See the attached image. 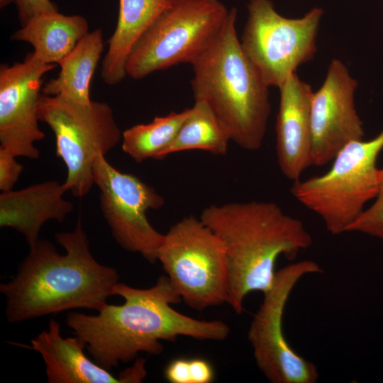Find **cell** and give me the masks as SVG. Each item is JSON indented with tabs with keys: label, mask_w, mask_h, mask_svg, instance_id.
<instances>
[{
	"label": "cell",
	"mask_w": 383,
	"mask_h": 383,
	"mask_svg": "<svg viewBox=\"0 0 383 383\" xmlns=\"http://www.w3.org/2000/svg\"><path fill=\"white\" fill-rule=\"evenodd\" d=\"M113 296H121L123 304H106L97 315L70 312L66 318L68 327L86 342L94 361L108 370L135 360L140 353L160 354L161 340L187 336L222 341L230 333L223 321L198 320L174 309L172 305L182 300L166 274L147 289L118 282Z\"/></svg>",
	"instance_id": "obj_1"
},
{
	"label": "cell",
	"mask_w": 383,
	"mask_h": 383,
	"mask_svg": "<svg viewBox=\"0 0 383 383\" xmlns=\"http://www.w3.org/2000/svg\"><path fill=\"white\" fill-rule=\"evenodd\" d=\"M60 254L39 239L21 262L14 277L0 284L7 321L15 323L73 309L99 311L118 282L116 269L93 257L80 217L73 231L58 232Z\"/></svg>",
	"instance_id": "obj_2"
},
{
	"label": "cell",
	"mask_w": 383,
	"mask_h": 383,
	"mask_svg": "<svg viewBox=\"0 0 383 383\" xmlns=\"http://www.w3.org/2000/svg\"><path fill=\"white\" fill-rule=\"evenodd\" d=\"M199 218L223 244L230 272L227 303L238 314L250 293L272 287L280 255L294 259L313 243L302 221L271 201L211 204Z\"/></svg>",
	"instance_id": "obj_3"
},
{
	"label": "cell",
	"mask_w": 383,
	"mask_h": 383,
	"mask_svg": "<svg viewBox=\"0 0 383 383\" xmlns=\"http://www.w3.org/2000/svg\"><path fill=\"white\" fill-rule=\"evenodd\" d=\"M237 9L222 30L192 63L195 101L205 102L228 130L231 141L257 150L266 133L271 105L269 87L245 55L238 38Z\"/></svg>",
	"instance_id": "obj_4"
},
{
	"label": "cell",
	"mask_w": 383,
	"mask_h": 383,
	"mask_svg": "<svg viewBox=\"0 0 383 383\" xmlns=\"http://www.w3.org/2000/svg\"><path fill=\"white\" fill-rule=\"evenodd\" d=\"M383 150V130L370 140L345 145L326 173L294 182L292 196L317 214L326 230L337 235L348 227L374 199L379 187L377 160Z\"/></svg>",
	"instance_id": "obj_5"
},
{
	"label": "cell",
	"mask_w": 383,
	"mask_h": 383,
	"mask_svg": "<svg viewBox=\"0 0 383 383\" xmlns=\"http://www.w3.org/2000/svg\"><path fill=\"white\" fill-rule=\"evenodd\" d=\"M38 117L55 135L56 155L67 170L64 185L74 196L82 198L94 184L96 156L105 155L121 140L112 109L106 102L82 104L42 94Z\"/></svg>",
	"instance_id": "obj_6"
},
{
	"label": "cell",
	"mask_w": 383,
	"mask_h": 383,
	"mask_svg": "<svg viewBox=\"0 0 383 383\" xmlns=\"http://www.w3.org/2000/svg\"><path fill=\"white\" fill-rule=\"evenodd\" d=\"M157 260L189 307L203 310L228 302L230 272L225 248L199 218L186 216L170 228Z\"/></svg>",
	"instance_id": "obj_7"
},
{
	"label": "cell",
	"mask_w": 383,
	"mask_h": 383,
	"mask_svg": "<svg viewBox=\"0 0 383 383\" xmlns=\"http://www.w3.org/2000/svg\"><path fill=\"white\" fill-rule=\"evenodd\" d=\"M228 13L219 0H176L132 48L126 76L140 79L179 63L192 64L218 37Z\"/></svg>",
	"instance_id": "obj_8"
},
{
	"label": "cell",
	"mask_w": 383,
	"mask_h": 383,
	"mask_svg": "<svg viewBox=\"0 0 383 383\" xmlns=\"http://www.w3.org/2000/svg\"><path fill=\"white\" fill-rule=\"evenodd\" d=\"M248 12L242 50L267 85L279 88L315 56L323 11L315 7L291 18L281 16L271 0H249Z\"/></svg>",
	"instance_id": "obj_9"
},
{
	"label": "cell",
	"mask_w": 383,
	"mask_h": 383,
	"mask_svg": "<svg viewBox=\"0 0 383 383\" xmlns=\"http://www.w3.org/2000/svg\"><path fill=\"white\" fill-rule=\"evenodd\" d=\"M323 273L321 266L310 260L291 263L278 271L272 287L250 323L248 338L255 363L272 383H316L317 367L298 354L283 332V316L293 289L305 275Z\"/></svg>",
	"instance_id": "obj_10"
},
{
	"label": "cell",
	"mask_w": 383,
	"mask_h": 383,
	"mask_svg": "<svg viewBox=\"0 0 383 383\" xmlns=\"http://www.w3.org/2000/svg\"><path fill=\"white\" fill-rule=\"evenodd\" d=\"M94 182L100 190V207L116 242L150 263L157 260L164 234L147 218L148 210L165 204L164 198L138 177L113 167L99 154L93 165Z\"/></svg>",
	"instance_id": "obj_11"
},
{
	"label": "cell",
	"mask_w": 383,
	"mask_h": 383,
	"mask_svg": "<svg viewBox=\"0 0 383 383\" xmlns=\"http://www.w3.org/2000/svg\"><path fill=\"white\" fill-rule=\"evenodd\" d=\"M28 53L21 62L0 67V147L16 157L32 160L40 156L35 143L45 133L38 125V106L42 79L56 67Z\"/></svg>",
	"instance_id": "obj_12"
},
{
	"label": "cell",
	"mask_w": 383,
	"mask_h": 383,
	"mask_svg": "<svg viewBox=\"0 0 383 383\" xmlns=\"http://www.w3.org/2000/svg\"><path fill=\"white\" fill-rule=\"evenodd\" d=\"M357 85L341 60L331 61L323 84L311 100V165L329 163L345 145L364 138L355 104Z\"/></svg>",
	"instance_id": "obj_13"
},
{
	"label": "cell",
	"mask_w": 383,
	"mask_h": 383,
	"mask_svg": "<svg viewBox=\"0 0 383 383\" xmlns=\"http://www.w3.org/2000/svg\"><path fill=\"white\" fill-rule=\"evenodd\" d=\"M279 89L275 124L277 159L283 175L295 182L311 166V100L313 91L296 72Z\"/></svg>",
	"instance_id": "obj_14"
},
{
	"label": "cell",
	"mask_w": 383,
	"mask_h": 383,
	"mask_svg": "<svg viewBox=\"0 0 383 383\" xmlns=\"http://www.w3.org/2000/svg\"><path fill=\"white\" fill-rule=\"evenodd\" d=\"M67 190L64 183L45 181L20 190L1 192L0 226L21 233L29 247L39 240L43 225L49 220L65 221L74 206L63 198Z\"/></svg>",
	"instance_id": "obj_15"
},
{
	"label": "cell",
	"mask_w": 383,
	"mask_h": 383,
	"mask_svg": "<svg viewBox=\"0 0 383 383\" xmlns=\"http://www.w3.org/2000/svg\"><path fill=\"white\" fill-rule=\"evenodd\" d=\"M41 355L49 383H121L85 354L86 342L79 336L63 338L59 322L51 319L47 330L26 346Z\"/></svg>",
	"instance_id": "obj_16"
},
{
	"label": "cell",
	"mask_w": 383,
	"mask_h": 383,
	"mask_svg": "<svg viewBox=\"0 0 383 383\" xmlns=\"http://www.w3.org/2000/svg\"><path fill=\"white\" fill-rule=\"evenodd\" d=\"M176 0H119L116 28L108 40L102 61L101 77L109 85L126 76L128 57L137 41Z\"/></svg>",
	"instance_id": "obj_17"
},
{
	"label": "cell",
	"mask_w": 383,
	"mask_h": 383,
	"mask_svg": "<svg viewBox=\"0 0 383 383\" xmlns=\"http://www.w3.org/2000/svg\"><path fill=\"white\" fill-rule=\"evenodd\" d=\"M89 32L84 16H66L57 11L33 17L11 38L30 43L33 52L41 61L58 65Z\"/></svg>",
	"instance_id": "obj_18"
},
{
	"label": "cell",
	"mask_w": 383,
	"mask_h": 383,
	"mask_svg": "<svg viewBox=\"0 0 383 383\" xmlns=\"http://www.w3.org/2000/svg\"><path fill=\"white\" fill-rule=\"evenodd\" d=\"M104 50L101 30L89 32L59 63L58 75L44 84L42 94L88 104L91 78Z\"/></svg>",
	"instance_id": "obj_19"
},
{
	"label": "cell",
	"mask_w": 383,
	"mask_h": 383,
	"mask_svg": "<svg viewBox=\"0 0 383 383\" xmlns=\"http://www.w3.org/2000/svg\"><path fill=\"white\" fill-rule=\"evenodd\" d=\"M230 141L228 130L211 109L202 101H195L176 136L164 151L162 159L189 150L225 155Z\"/></svg>",
	"instance_id": "obj_20"
},
{
	"label": "cell",
	"mask_w": 383,
	"mask_h": 383,
	"mask_svg": "<svg viewBox=\"0 0 383 383\" xmlns=\"http://www.w3.org/2000/svg\"><path fill=\"white\" fill-rule=\"evenodd\" d=\"M190 108L181 112L172 111L164 116H156L148 123L137 124L122 133L121 149L135 162L148 159H162V154L170 145Z\"/></svg>",
	"instance_id": "obj_21"
},
{
	"label": "cell",
	"mask_w": 383,
	"mask_h": 383,
	"mask_svg": "<svg viewBox=\"0 0 383 383\" xmlns=\"http://www.w3.org/2000/svg\"><path fill=\"white\" fill-rule=\"evenodd\" d=\"M356 232L383 240V167L379 170V187L374 201L348 227Z\"/></svg>",
	"instance_id": "obj_22"
},
{
	"label": "cell",
	"mask_w": 383,
	"mask_h": 383,
	"mask_svg": "<svg viewBox=\"0 0 383 383\" xmlns=\"http://www.w3.org/2000/svg\"><path fill=\"white\" fill-rule=\"evenodd\" d=\"M16 156L0 147V189L1 192L11 190L18 181L23 167Z\"/></svg>",
	"instance_id": "obj_23"
},
{
	"label": "cell",
	"mask_w": 383,
	"mask_h": 383,
	"mask_svg": "<svg viewBox=\"0 0 383 383\" xmlns=\"http://www.w3.org/2000/svg\"><path fill=\"white\" fill-rule=\"evenodd\" d=\"M15 4L21 26L38 15L58 11L50 0H15Z\"/></svg>",
	"instance_id": "obj_24"
},
{
	"label": "cell",
	"mask_w": 383,
	"mask_h": 383,
	"mask_svg": "<svg viewBox=\"0 0 383 383\" xmlns=\"http://www.w3.org/2000/svg\"><path fill=\"white\" fill-rule=\"evenodd\" d=\"M165 377L171 383H191L189 359L172 360L165 367Z\"/></svg>",
	"instance_id": "obj_25"
},
{
	"label": "cell",
	"mask_w": 383,
	"mask_h": 383,
	"mask_svg": "<svg viewBox=\"0 0 383 383\" xmlns=\"http://www.w3.org/2000/svg\"><path fill=\"white\" fill-rule=\"evenodd\" d=\"M189 369L191 383H210L214 379V370L204 359H189Z\"/></svg>",
	"instance_id": "obj_26"
},
{
	"label": "cell",
	"mask_w": 383,
	"mask_h": 383,
	"mask_svg": "<svg viewBox=\"0 0 383 383\" xmlns=\"http://www.w3.org/2000/svg\"><path fill=\"white\" fill-rule=\"evenodd\" d=\"M145 360L136 358L135 364L118 374L121 383L141 382L147 374Z\"/></svg>",
	"instance_id": "obj_27"
},
{
	"label": "cell",
	"mask_w": 383,
	"mask_h": 383,
	"mask_svg": "<svg viewBox=\"0 0 383 383\" xmlns=\"http://www.w3.org/2000/svg\"><path fill=\"white\" fill-rule=\"evenodd\" d=\"M12 2L15 3V0H0V7L4 8L7 5L11 4Z\"/></svg>",
	"instance_id": "obj_28"
},
{
	"label": "cell",
	"mask_w": 383,
	"mask_h": 383,
	"mask_svg": "<svg viewBox=\"0 0 383 383\" xmlns=\"http://www.w3.org/2000/svg\"><path fill=\"white\" fill-rule=\"evenodd\" d=\"M383 1V0H382Z\"/></svg>",
	"instance_id": "obj_29"
}]
</instances>
